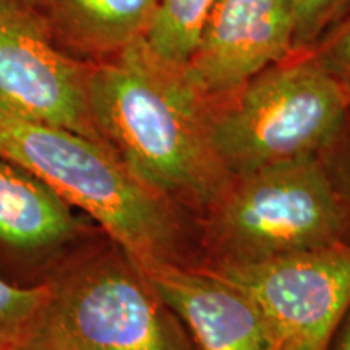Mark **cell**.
Instances as JSON below:
<instances>
[{
	"label": "cell",
	"mask_w": 350,
	"mask_h": 350,
	"mask_svg": "<svg viewBox=\"0 0 350 350\" xmlns=\"http://www.w3.org/2000/svg\"><path fill=\"white\" fill-rule=\"evenodd\" d=\"M323 159L342 203L347 219V242L350 243V117L342 135L323 154Z\"/></svg>",
	"instance_id": "cell-16"
},
{
	"label": "cell",
	"mask_w": 350,
	"mask_h": 350,
	"mask_svg": "<svg viewBox=\"0 0 350 350\" xmlns=\"http://www.w3.org/2000/svg\"><path fill=\"white\" fill-rule=\"evenodd\" d=\"M258 306L275 350H326L350 308V243L250 265L203 266Z\"/></svg>",
	"instance_id": "cell-6"
},
{
	"label": "cell",
	"mask_w": 350,
	"mask_h": 350,
	"mask_svg": "<svg viewBox=\"0 0 350 350\" xmlns=\"http://www.w3.org/2000/svg\"><path fill=\"white\" fill-rule=\"evenodd\" d=\"M142 271L196 350H275L258 306L234 284L198 265L156 262Z\"/></svg>",
	"instance_id": "cell-10"
},
{
	"label": "cell",
	"mask_w": 350,
	"mask_h": 350,
	"mask_svg": "<svg viewBox=\"0 0 350 350\" xmlns=\"http://www.w3.org/2000/svg\"><path fill=\"white\" fill-rule=\"evenodd\" d=\"M198 219V266L250 265L347 242V219L323 156L232 175Z\"/></svg>",
	"instance_id": "cell-4"
},
{
	"label": "cell",
	"mask_w": 350,
	"mask_h": 350,
	"mask_svg": "<svg viewBox=\"0 0 350 350\" xmlns=\"http://www.w3.org/2000/svg\"><path fill=\"white\" fill-rule=\"evenodd\" d=\"M88 98L100 142L183 213L200 216L227 187L232 175L213 146L209 99L142 39L91 64Z\"/></svg>",
	"instance_id": "cell-1"
},
{
	"label": "cell",
	"mask_w": 350,
	"mask_h": 350,
	"mask_svg": "<svg viewBox=\"0 0 350 350\" xmlns=\"http://www.w3.org/2000/svg\"><path fill=\"white\" fill-rule=\"evenodd\" d=\"M157 2L159 0H59V5L75 44L106 60L143 38Z\"/></svg>",
	"instance_id": "cell-11"
},
{
	"label": "cell",
	"mask_w": 350,
	"mask_h": 350,
	"mask_svg": "<svg viewBox=\"0 0 350 350\" xmlns=\"http://www.w3.org/2000/svg\"><path fill=\"white\" fill-rule=\"evenodd\" d=\"M44 294L42 282L23 286L0 275V350H16Z\"/></svg>",
	"instance_id": "cell-13"
},
{
	"label": "cell",
	"mask_w": 350,
	"mask_h": 350,
	"mask_svg": "<svg viewBox=\"0 0 350 350\" xmlns=\"http://www.w3.org/2000/svg\"><path fill=\"white\" fill-rule=\"evenodd\" d=\"M90 70L91 64L59 49L31 16L0 0L2 111L103 143L88 98Z\"/></svg>",
	"instance_id": "cell-7"
},
{
	"label": "cell",
	"mask_w": 350,
	"mask_h": 350,
	"mask_svg": "<svg viewBox=\"0 0 350 350\" xmlns=\"http://www.w3.org/2000/svg\"><path fill=\"white\" fill-rule=\"evenodd\" d=\"M16 350H196L146 274L103 230L42 281Z\"/></svg>",
	"instance_id": "cell-3"
},
{
	"label": "cell",
	"mask_w": 350,
	"mask_h": 350,
	"mask_svg": "<svg viewBox=\"0 0 350 350\" xmlns=\"http://www.w3.org/2000/svg\"><path fill=\"white\" fill-rule=\"evenodd\" d=\"M291 0H216L183 67L204 98L229 94L294 52Z\"/></svg>",
	"instance_id": "cell-8"
},
{
	"label": "cell",
	"mask_w": 350,
	"mask_h": 350,
	"mask_svg": "<svg viewBox=\"0 0 350 350\" xmlns=\"http://www.w3.org/2000/svg\"><path fill=\"white\" fill-rule=\"evenodd\" d=\"M0 156L36 174L142 269L193 265L182 209L138 180L106 144L0 109Z\"/></svg>",
	"instance_id": "cell-2"
},
{
	"label": "cell",
	"mask_w": 350,
	"mask_h": 350,
	"mask_svg": "<svg viewBox=\"0 0 350 350\" xmlns=\"http://www.w3.org/2000/svg\"><path fill=\"white\" fill-rule=\"evenodd\" d=\"M350 100V7L310 51Z\"/></svg>",
	"instance_id": "cell-15"
},
{
	"label": "cell",
	"mask_w": 350,
	"mask_h": 350,
	"mask_svg": "<svg viewBox=\"0 0 350 350\" xmlns=\"http://www.w3.org/2000/svg\"><path fill=\"white\" fill-rule=\"evenodd\" d=\"M294 10V52L312 51L323 34L350 7V0H291Z\"/></svg>",
	"instance_id": "cell-14"
},
{
	"label": "cell",
	"mask_w": 350,
	"mask_h": 350,
	"mask_svg": "<svg viewBox=\"0 0 350 350\" xmlns=\"http://www.w3.org/2000/svg\"><path fill=\"white\" fill-rule=\"evenodd\" d=\"M326 350H350V308L336 327Z\"/></svg>",
	"instance_id": "cell-17"
},
{
	"label": "cell",
	"mask_w": 350,
	"mask_h": 350,
	"mask_svg": "<svg viewBox=\"0 0 350 350\" xmlns=\"http://www.w3.org/2000/svg\"><path fill=\"white\" fill-rule=\"evenodd\" d=\"M350 117V100L312 52H292L229 94L209 99V131L230 175L323 156Z\"/></svg>",
	"instance_id": "cell-5"
},
{
	"label": "cell",
	"mask_w": 350,
	"mask_h": 350,
	"mask_svg": "<svg viewBox=\"0 0 350 350\" xmlns=\"http://www.w3.org/2000/svg\"><path fill=\"white\" fill-rule=\"evenodd\" d=\"M100 232L46 182L0 156V269L23 286L41 284L75 248Z\"/></svg>",
	"instance_id": "cell-9"
},
{
	"label": "cell",
	"mask_w": 350,
	"mask_h": 350,
	"mask_svg": "<svg viewBox=\"0 0 350 350\" xmlns=\"http://www.w3.org/2000/svg\"><path fill=\"white\" fill-rule=\"evenodd\" d=\"M216 0H159L142 41L161 62L183 68Z\"/></svg>",
	"instance_id": "cell-12"
}]
</instances>
